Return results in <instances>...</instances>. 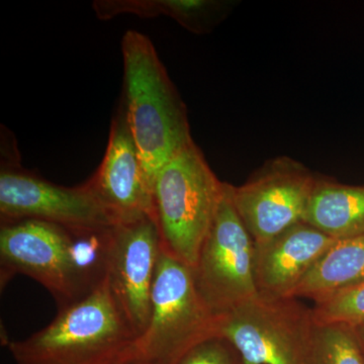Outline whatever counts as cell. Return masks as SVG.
<instances>
[{
    "instance_id": "obj_12",
    "label": "cell",
    "mask_w": 364,
    "mask_h": 364,
    "mask_svg": "<svg viewBox=\"0 0 364 364\" xmlns=\"http://www.w3.org/2000/svg\"><path fill=\"white\" fill-rule=\"evenodd\" d=\"M335 241L303 221L255 243L258 294L267 298H293L301 280Z\"/></svg>"
},
{
    "instance_id": "obj_11",
    "label": "cell",
    "mask_w": 364,
    "mask_h": 364,
    "mask_svg": "<svg viewBox=\"0 0 364 364\" xmlns=\"http://www.w3.org/2000/svg\"><path fill=\"white\" fill-rule=\"evenodd\" d=\"M87 183L119 222L144 217L155 220L152 186L122 104L112 119L104 160Z\"/></svg>"
},
{
    "instance_id": "obj_19",
    "label": "cell",
    "mask_w": 364,
    "mask_h": 364,
    "mask_svg": "<svg viewBox=\"0 0 364 364\" xmlns=\"http://www.w3.org/2000/svg\"><path fill=\"white\" fill-rule=\"evenodd\" d=\"M356 338H358L359 344L364 352V325L358 326V327L352 328Z\"/></svg>"
},
{
    "instance_id": "obj_10",
    "label": "cell",
    "mask_w": 364,
    "mask_h": 364,
    "mask_svg": "<svg viewBox=\"0 0 364 364\" xmlns=\"http://www.w3.org/2000/svg\"><path fill=\"white\" fill-rule=\"evenodd\" d=\"M161 240L151 217L117 225L107 263V282L117 306L140 338L151 315V294Z\"/></svg>"
},
{
    "instance_id": "obj_20",
    "label": "cell",
    "mask_w": 364,
    "mask_h": 364,
    "mask_svg": "<svg viewBox=\"0 0 364 364\" xmlns=\"http://www.w3.org/2000/svg\"><path fill=\"white\" fill-rule=\"evenodd\" d=\"M139 364H143V363H139Z\"/></svg>"
},
{
    "instance_id": "obj_8",
    "label": "cell",
    "mask_w": 364,
    "mask_h": 364,
    "mask_svg": "<svg viewBox=\"0 0 364 364\" xmlns=\"http://www.w3.org/2000/svg\"><path fill=\"white\" fill-rule=\"evenodd\" d=\"M0 214L1 222L39 220L71 230L107 229L121 223L87 182L65 188L11 166L0 172Z\"/></svg>"
},
{
    "instance_id": "obj_18",
    "label": "cell",
    "mask_w": 364,
    "mask_h": 364,
    "mask_svg": "<svg viewBox=\"0 0 364 364\" xmlns=\"http://www.w3.org/2000/svg\"><path fill=\"white\" fill-rule=\"evenodd\" d=\"M176 364H243V361L226 338L215 336L196 345Z\"/></svg>"
},
{
    "instance_id": "obj_9",
    "label": "cell",
    "mask_w": 364,
    "mask_h": 364,
    "mask_svg": "<svg viewBox=\"0 0 364 364\" xmlns=\"http://www.w3.org/2000/svg\"><path fill=\"white\" fill-rule=\"evenodd\" d=\"M317 178L293 158L277 157L241 186H232L235 208L255 243L304 221Z\"/></svg>"
},
{
    "instance_id": "obj_2",
    "label": "cell",
    "mask_w": 364,
    "mask_h": 364,
    "mask_svg": "<svg viewBox=\"0 0 364 364\" xmlns=\"http://www.w3.org/2000/svg\"><path fill=\"white\" fill-rule=\"evenodd\" d=\"M123 105L144 171L153 189L159 170L193 142L186 105L149 38L128 31L122 42Z\"/></svg>"
},
{
    "instance_id": "obj_6",
    "label": "cell",
    "mask_w": 364,
    "mask_h": 364,
    "mask_svg": "<svg viewBox=\"0 0 364 364\" xmlns=\"http://www.w3.org/2000/svg\"><path fill=\"white\" fill-rule=\"evenodd\" d=\"M314 331L312 309L296 298L258 294L218 316V336L233 345L243 364H309Z\"/></svg>"
},
{
    "instance_id": "obj_14",
    "label": "cell",
    "mask_w": 364,
    "mask_h": 364,
    "mask_svg": "<svg viewBox=\"0 0 364 364\" xmlns=\"http://www.w3.org/2000/svg\"><path fill=\"white\" fill-rule=\"evenodd\" d=\"M364 280V234L333 243L296 287L293 298H329Z\"/></svg>"
},
{
    "instance_id": "obj_15",
    "label": "cell",
    "mask_w": 364,
    "mask_h": 364,
    "mask_svg": "<svg viewBox=\"0 0 364 364\" xmlns=\"http://www.w3.org/2000/svg\"><path fill=\"white\" fill-rule=\"evenodd\" d=\"M219 4L208 0H119L95 1V13L102 20H109L117 14H133L143 18L160 14L168 16L191 32H207L214 23Z\"/></svg>"
},
{
    "instance_id": "obj_1",
    "label": "cell",
    "mask_w": 364,
    "mask_h": 364,
    "mask_svg": "<svg viewBox=\"0 0 364 364\" xmlns=\"http://www.w3.org/2000/svg\"><path fill=\"white\" fill-rule=\"evenodd\" d=\"M1 223V286L25 274L47 289L60 309L85 298L107 279L116 226L71 230L39 220Z\"/></svg>"
},
{
    "instance_id": "obj_13",
    "label": "cell",
    "mask_w": 364,
    "mask_h": 364,
    "mask_svg": "<svg viewBox=\"0 0 364 364\" xmlns=\"http://www.w3.org/2000/svg\"><path fill=\"white\" fill-rule=\"evenodd\" d=\"M304 222L335 240L364 234V186L318 176Z\"/></svg>"
},
{
    "instance_id": "obj_7",
    "label": "cell",
    "mask_w": 364,
    "mask_h": 364,
    "mask_svg": "<svg viewBox=\"0 0 364 364\" xmlns=\"http://www.w3.org/2000/svg\"><path fill=\"white\" fill-rule=\"evenodd\" d=\"M193 268L198 293L215 315H224L258 296L255 242L237 212L232 186L224 195Z\"/></svg>"
},
{
    "instance_id": "obj_3",
    "label": "cell",
    "mask_w": 364,
    "mask_h": 364,
    "mask_svg": "<svg viewBox=\"0 0 364 364\" xmlns=\"http://www.w3.org/2000/svg\"><path fill=\"white\" fill-rule=\"evenodd\" d=\"M138 339L107 279L41 331L9 342L16 364H139Z\"/></svg>"
},
{
    "instance_id": "obj_17",
    "label": "cell",
    "mask_w": 364,
    "mask_h": 364,
    "mask_svg": "<svg viewBox=\"0 0 364 364\" xmlns=\"http://www.w3.org/2000/svg\"><path fill=\"white\" fill-rule=\"evenodd\" d=\"M312 314L315 325H364V280L317 301Z\"/></svg>"
},
{
    "instance_id": "obj_4",
    "label": "cell",
    "mask_w": 364,
    "mask_h": 364,
    "mask_svg": "<svg viewBox=\"0 0 364 364\" xmlns=\"http://www.w3.org/2000/svg\"><path fill=\"white\" fill-rule=\"evenodd\" d=\"M224 186L195 142L159 170L153 183V200L163 252L195 267Z\"/></svg>"
},
{
    "instance_id": "obj_16",
    "label": "cell",
    "mask_w": 364,
    "mask_h": 364,
    "mask_svg": "<svg viewBox=\"0 0 364 364\" xmlns=\"http://www.w3.org/2000/svg\"><path fill=\"white\" fill-rule=\"evenodd\" d=\"M309 364H364V352L352 328L315 325Z\"/></svg>"
},
{
    "instance_id": "obj_5",
    "label": "cell",
    "mask_w": 364,
    "mask_h": 364,
    "mask_svg": "<svg viewBox=\"0 0 364 364\" xmlns=\"http://www.w3.org/2000/svg\"><path fill=\"white\" fill-rule=\"evenodd\" d=\"M215 336L218 316L198 293L193 268L161 251L149 324L138 339L140 363L176 364L196 345Z\"/></svg>"
}]
</instances>
